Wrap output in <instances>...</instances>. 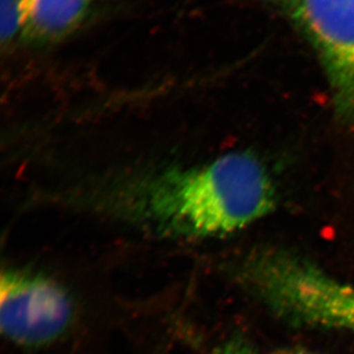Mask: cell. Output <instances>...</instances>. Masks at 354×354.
<instances>
[{
	"label": "cell",
	"instance_id": "cell-1",
	"mask_svg": "<svg viewBox=\"0 0 354 354\" xmlns=\"http://www.w3.org/2000/svg\"><path fill=\"white\" fill-rule=\"evenodd\" d=\"M149 205L167 236H223L271 212L274 190L264 165L234 152L199 165L165 164L151 180Z\"/></svg>",
	"mask_w": 354,
	"mask_h": 354
},
{
	"label": "cell",
	"instance_id": "cell-2",
	"mask_svg": "<svg viewBox=\"0 0 354 354\" xmlns=\"http://www.w3.org/2000/svg\"><path fill=\"white\" fill-rule=\"evenodd\" d=\"M232 270L237 285L285 325L354 334V286L301 254L262 247Z\"/></svg>",
	"mask_w": 354,
	"mask_h": 354
},
{
	"label": "cell",
	"instance_id": "cell-3",
	"mask_svg": "<svg viewBox=\"0 0 354 354\" xmlns=\"http://www.w3.org/2000/svg\"><path fill=\"white\" fill-rule=\"evenodd\" d=\"M1 330L23 348L46 346L62 339L75 319L69 291L41 272L9 268L1 274Z\"/></svg>",
	"mask_w": 354,
	"mask_h": 354
},
{
	"label": "cell",
	"instance_id": "cell-4",
	"mask_svg": "<svg viewBox=\"0 0 354 354\" xmlns=\"http://www.w3.org/2000/svg\"><path fill=\"white\" fill-rule=\"evenodd\" d=\"M315 48L339 113L354 118V0H279Z\"/></svg>",
	"mask_w": 354,
	"mask_h": 354
},
{
	"label": "cell",
	"instance_id": "cell-5",
	"mask_svg": "<svg viewBox=\"0 0 354 354\" xmlns=\"http://www.w3.org/2000/svg\"><path fill=\"white\" fill-rule=\"evenodd\" d=\"M93 0H30L20 38L43 46L66 38L84 20Z\"/></svg>",
	"mask_w": 354,
	"mask_h": 354
},
{
	"label": "cell",
	"instance_id": "cell-6",
	"mask_svg": "<svg viewBox=\"0 0 354 354\" xmlns=\"http://www.w3.org/2000/svg\"><path fill=\"white\" fill-rule=\"evenodd\" d=\"M30 0H1L0 4V32L1 43L8 46L20 35L26 10Z\"/></svg>",
	"mask_w": 354,
	"mask_h": 354
},
{
	"label": "cell",
	"instance_id": "cell-7",
	"mask_svg": "<svg viewBox=\"0 0 354 354\" xmlns=\"http://www.w3.org/2000/svg\"><path fill=\"white\" fill-rule=\"evenodd\" d=\"M213 354H261L250 342L241 335H235L221 344Z\"/></svg>",
	"mask_w": 354,
	"mask_h": 354
},
{
	"label": "cell",
	"instance_id": "cell-8",
	"mask_svg": "<svg viewBox=\"0 0 354 354\" xmlns=\"http://www.w3.org/2000/svg\"><path fill=\"white\" fill-rule=\"evenodd\" d=\"M274 354H321L311 349L304 348V346H291V348H285L278 349Z\"/></svg>",
	"mask_w": 354,
	"mask_h": 354
}]
</instances>
